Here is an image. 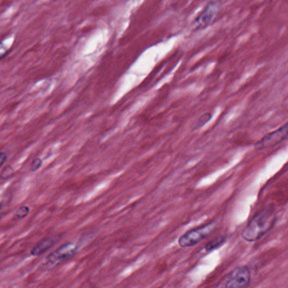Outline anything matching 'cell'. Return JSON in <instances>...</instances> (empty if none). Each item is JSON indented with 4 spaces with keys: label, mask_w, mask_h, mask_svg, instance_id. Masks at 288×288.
Returning a JSON list of instances; mask_svg holds the SVG:
<instances>
[{
    "label": "cell",
    "mask_w": 288,
    "mask_h": 288,
    "mask_svg": "<svg viewBox=\"0 0 288 288\" xmlns=\"http://www.w3.org/2000/svg\"><path fill=\"white\" fill-rule=\"evenodd\" d=\"M3 212H4V207L3 204H0V218L3 215Z\"/></svg>",
    "instance_id": "9a60e30c"
},
{
    "label": "cell",
    "mask_w": 288,
    "mask_h": 288,
    "mask_svg": "<svg viewBox=\"0 0 288 288\" xmlns=\"http://www.w3.org/2000/svg\"><path fill=\"white\" fill-rule=\"evenodd\" d=\"M288 138V122L280 126L276 130L265 134L262 139L255 144L256 150L271 149L272 147L277 146Z\"/></svg>",
    "instance_id": "277c9868"
},
{
    "label": "cell",
    "mask_w": 288,
    "mask_h": 288,
    "mask_svg": "<svg viewBox=\"0 0 288 288\" xmlns=\"http://www.w3.org/2000/svg\"><path fill=\"white\" fill-rule=\"evenodd\" d=\"M220 10H221V3L210 2L195 19L193 23L195 28L197 30H200L207 28L208 24H210L216 19V17L218 16Z\"/></svg>",
    "instance_id": "8992f818"
},
{
    "label": "cell",
    "mask_w": 288,
    "mask_h": 288,
    "mask_svg": "<svg viewBox=\"0 0 288 288\" xmlns=\"http://www.w3.org/2000/svg\"><path fill=\"white\" fill-rule=\"evenodd\" d=\"M78 245L75 242H67L61 245L52 253L46 256L43 266L46 268H54L65 261L69 260L78 253Z\"/></svg>",
    "instance_id": "7a4b0ae2"
},
{
    "label": "cell",
    "mask_w": 288,
    "mask_h": 288,
    "mask_svg": "<svg viewBox=\"0 0 288 288\" xmlns=\"http://www.w3.org/2000/svg\"><path fill=\"white\" fill-rule=\"evenodd\" d=\"M215 226L216 222H211L199 228L186 232L179 238V245L181 248L193 247L209 236L213 229L215 228Z\"/></svg>",
    "instance_id": "3957f363"
},
{
    "label": "cell",
    "mask_w": 288,
    "mask_h": 288,
    "mask_svg": "<svg viewBox=\"0 0 288 288\" xmlns=\"http://www.w3.org/2000/svg\"><path fill=\"white\" fill-rule=\"evenodd\" d=\"M13 174V168L11 166H7L5 168L3 169V171L1 172V174H0V178H1V180H7L8 178H10Z\"/></svg>",
    "instance_id": "7c38bea8"
},
{
    "label": "cell",
    "mask_w": 288,
    "mask_h": 288,
    "mask_svg": "<svg viewBox=\"0 0 288 288\" xmlns=\"http://www.w3.org/2000/svg\"><path fill=\"white\" fill-rule=\"evenodd\" d=\"M211 118H212V114H209V112L202 115V117L200 118L199 120H197V125L195 126V128L197 130V128H202V126H204V125L206 124H207Z\"/></svg>",
    "instance_id": "30bf717a"
},
{
    "label": "cell",
    "mask_w": 288,
    "mask_h": 288,
    "mask_svg": "<svg viewBox=\"0 0 288 288\" xmlns=\"http://www.w3.org/2000/svg\"><path fill=\"white\" fill-rule=\"evenodd\" d=\"M57 241H58V236H46L44 240L38 242L35 247L33 248L30 251L31 256L37 257V256L43 254L44 253H46L47 250H50L51 247H53L54 245L57 244Z\"/></svg>",
    "instance_id": "52a82bcc"
},
{
    "label": "cell",
    "mask_w": 288,
    "mask_h": 288,
    "mask_svg": "<svg viewBox=\"0 0 288 288\" xmlns=\"http://www.w3.org/2000/svg\"><path fill=\"white\" fill-rule=\"evenodd\" d=\"M227 236L222 235V236H218L216 238L215 240H213V241L208 242L206 246H205V250L207 252H211V251H213V250H218L219 248H221L223 245L225 244L227 242Z\"/></svg>",
    "instance_id": "ba28073f"
},
{
    "label": "cell",
    "mask_w": 288,
    "mask_h": 288,
    "mask_svg": "<svg viewBox=\"0 0 288 288\" xmlns=\"http://www.w3.org/2000/svg\"><path fill=\"white\" fill-rule=\"evenodd\" d=\"M276 220L277 216L273 210H262L251 218L243 230V240L249 242H257L273 228Z\"/></svg>",
    "instance_id": "6da1fadb"
},
{
    "label": "cell",
    "mask_w": 288,
    "mask_h": 288,
    "mask_svg": "<svg viewBox=\"0 0 288 288\" xmlns=\"http://www.w3.org/2000/svg\"><path fill=\"white\" fill-rule=\"evenodd\" d=\"M29 213H30V208L26 206H22L15 212L13 219L15 220H23L29 215Z\"/></svg>",
    "instance_id": "9c48e42d"
},
{
    "label": "cell",
    "mask_w": 288,
    "mask_h": 288,
    "mask_svg": "<svg viewBox=\"0 0 288 288\" xmlns=\"http://www.w3.org/2000/svg\"><path fill=\"white\" fill-rule=\"evenodd\" d=\"M251 280V269L246 266H239L227 276L224 288H247Z\"/></svg>",
    "instance_id": "5b68a950"
},
{
    "label": "cell",
    "mask_w": 288,
    "mask_h": 288,
    "mask_svg": "<svg viewBox=\"0 0 288 288\" xmlns=\"http://www.w3.org/2000/svg\"><path fill=\"white\" fill-rule=\"evenodd\" d=\"M8 159V156L4 152H0V168L5 164L6 160Z\"/></svg>",
    "instance_id": "5bb4252c"
},
{
    "label": "cell",
    "mask_w": 288,
    "mask_h": 288,
    "mask_svg": "<svg viewBox=\"0 0 288 288\" xmlns=\"http://www.w3.org/2000/svg\"><path fill=\"white\" fill-rule=\"evenodd\" d=\"M8 54V49L6 48V46L3 45L2 42H0V60L5 57Z\"/></svg>",
    "instance_id": "4fadbf2b"
},
{
    "label": "cell",
    "mask_w": 288,
    "mask_h": 288,
    "mask_svg": "<svg viewBox=\"0 0 288 288\" xmlns=\"http://www.w3.org/2000/svg\"><path fill=\"white\" fill-rule=\"evenodd\" d=\"M42 164H43V160H41L40 158H35V159H33L30 165V171L37 172L42 166Z\"/></svg>",
    "instance_id": "8fae6325"
}]
</instances>
